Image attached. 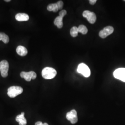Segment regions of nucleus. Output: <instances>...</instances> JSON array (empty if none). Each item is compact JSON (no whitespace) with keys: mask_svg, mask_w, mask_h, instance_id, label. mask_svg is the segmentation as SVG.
Instances as JSON below:
<instances>
[{"mask_svg":"<svg viewBox=\"0 0 125 125\" xmlns=\"http://www.w3.org/2000/svg\"><path fill=\"white\" fill-rule=\"evenodd\" d=\"M57 74L56 70L51 67H45L41 72L43 77L45 79H53L57 75Z\"/></svg>","mask_w":125,"mask_h":125,"instance_id":"1","label":"nucleus"},{"mask_svg":"<svg viewBox=\"0 0 125 125\" xmlns=\"http://www.w3.org/2000/svg\"><path fill=\"white\" fill-rule=\"evenodd\" d=\"M23 91L22 88L19 86H12L8 89V95L10 98H14L21 94Z\"/></svg>","mask_w":125,"mask_h":125,"instance_id":"2","label":"nucleus"},{"mask_svg":"<svg viewBox=\"0 0 125 125\" xmlns=\"http://www.w3.org/2000/svg\"><path fill=\"white\" fill-rule=\"evenodd\" d=\"M77 72L85 77H88L90 75V70L89 67L84 63H82L78 65Z\"/></svg>","mask_w":125,"mask_h":125,"instance_id":"3","label":"nucleus"},{"mask_svg":"<svg viewBox=\"0 0 125 125\" xmlns=\"http://www.w3.org/2000/svg\"><path fill=\"white\" fill-rule=\"evenodd\" d=\"M9 68V62L7 60H2L0 62V71L1 75L3 77H6L8 76Z\"/></svg>","mask_w":125,"mask_h":125,"instance_id":"4","label":"nucleus"},{"mask_svg":"<svg viewBox=\"0 0 125 125\" xmlns=\"http://www.w3.org/2000/svg\"><path fill=\"white\" fill-rule=\"evenodd\" d=\"M83 16L87 18L90 24H94L96 21V16L94 12H90L88 10L84 11L83 13Z\"/></svg>","mask_w":125,"mask_h":125,"instance_id":"5","label":"nucleus"},{"mask_svg":"<svg viewBox=\"0 0 125 125\" xmlns=\"http://www.w3.org/2000/svg\"><path fill=\"white\" fill-rule=\"evenodd\" d=\"M113 75L114 77L118 79L125 82V68H119L115 70Z\"/></svg>","mask_w":125,"mask_h":125,"instance_id":"6","label":"nucleus"},{"mask_svg":"<svg viewBox=\"0 0 125 125\" xmlns=\"http://www.w3.org/2000/svg\"><path fill=\"white\" fill-rule=\"evenodd\" d=\"M21 78H24L27 81H30L31 79H35L37 77L36 73L33 71L29 72H22L20 74Z\"/></svg>","mask_w":125,"mask_h":125,"instance_id":"7","label":"nucleus"},{"mask_svg":"<svg viewBox=\"0 0 125 125\" xmlns=\"http://www.w3.org/2000/svg\"><path fill=\"white\" fill-rule=\"evenodd\" d=\"M66 119L70 121L72 124H75L78 121L77 112L76 110L73 109L66 114Z\"/></svg>","mask_w":125,"mask_h":125,"instance_id":"8","label":"nucleus"},{"mask_svg":"<svg viewBox=\"0 0 125 125\" xmlns=\"http://www.w3.org/2000/svg\"><path fill=\"white\" fill-rule=\"evenodd\" d=\"M114 31V28L111 26H107L104 27L103 30H102L99 32V36L104 39L107 37V36L111 34Z\"/></svg>","mask_w":125,"mask_h":125,"instance_id":"9","label":"nucleus"},{"mask_svg":"<svg viewBox=\"0 0 125 125\" xmlns=\"http://www.w3.org/2000/svg\"><path fill=\"white\" fill-rule=\"evenodd\" d=\"M15 120L17 122H19V125H27V120L25 117L24 112L21 113L20 115L16 116Z\"/></svg>","mask_w":125,"mask_h":125,"instance_id":"10","label":"nucleus"},{"mask_svg":"<svg viewBox=\"0 0 125 125\" xmlns=\"http://www.w3.org/2000/svg\"><path fill=\"white\" fill-rule=\"evenodd\" d=\"M29 19L28 14L25 13H17L15 15V19L18 21H26Z\"/></svg>","mask_w":125,"mask_h":125,"instance_id":"11","label":"nucleus"},{"mask_svg":"<svg viewBox=\"0 0 125 125\" xmlns=\"http://www.w3.org/2000/svg\"><path fill=\"white\" fill-rule=\"evenodd\" d=\"M16 52L19 55L21 56H25L27 54V49L23 46L20 45L18 46L16 48Z\"/></svg>","mask_w":125,"mask_h":125,"instance_id":"12","label":"nucleus"},{"mask_svg":"<svg viewBox=\"0 0 125 125\" xmlns=\"http://www.w3.org/2000/svg\"><path fill=\"white\" fill-rule=\"evenodd\" d=\"M62 20H63V18L59 16L55 18L54 21V25L58 27V28H61L63 27Z\"/></svg>","mask_w":125,"mask_h":125,"instance_id":"13","label":"nucleus"},{"mask_svg":"<svg viewBox=\"0 0 125 125\" xmlns=\"http://www.w3.org/2000/svg\"><path fill=\"white\" fill-rule=\"evenodd\" d=\"M47 9L49 11H52L53 12H57L58 11V8L56 3H52L48 5Z\"/></svg>","mask_w":125,"mask_h":125,"instance_id":"14","label":"nucleus"},{"mask_svg":"<svg viewBox=\"0 0 125 125\" xmlns=\"http://www.w3.org/2000/svg\"><path fill=\"white\" fill-rule=\"evenodd\" d=\"M0 40H2L5 44H7L9 42V37L4 33L0 32Z\"/></svg>","mask_w":125,"mask_h":125,"instance_id":"15","label":"nucleus"},{"mask_svg":"<svg viewBox=\"0 0 125 125\" xmlns=\"http://www.w3.org/2000/svg\"><path fill=\"white\" fill-rule=\"evenodd\" d=\"M78 32L83 35L87 34L88 32V29L87 27L83 25H80L78 27Z\"/></svg>","mask_w":125,"mask_h":125,"instance_id":"16","label":"nucleus"},{"mask_svg":"<svg viewBox=\"0 0 125 125\" xmlns=\"http://www.w3.org/2000/svg\"><path fill=\"white\" fill-rule=\"evenodd\" d=\"M78 27H72L70 30L71 35L73 37H76L77 36L78 33Z\"/></svg>","mask_w":125,"mask_h":125,"instance_id":"17","label":"nucleus"},{"mask_svg":"<svg viewBox=\"0 0 125 125\" xmlns=\"http://www.w3.org/2000/svg\"><path fill=\"white\" fill-rule=\"evenodd\" d=\"M56 4L58 7V9H62L63 6V2L62 0H59L58 1Z\"/></svg>","mask_w":125,"mask_h":125,"instance_id":"18","label":"nucleus"},{"mask_svg":"<svg viewBox=\"0 0 125 125\" xmlns=\"http://www.w3.org/2000/svg\"><path fill=\"white\" fill-rule=\"evenodd\" d=\"M67 14V12L65 10H62L59 13V16L63 18V17Z\"/></svg>","mask_w":125,"mask_h":125,"instance_id":"19","label":"nucleus"},{"mask_svg":"<svg viewBox=\"0 0 125 125\" xmlns=\"http://www.w3.org/2000/svg\"><path fill=\"white\" fill-rule=\"evenodd\" d=\"M96 1H97L96 0H89V3L92 5L95 4L96 3Z\"/></svg>","mask_w":125,"mask_h":125,"instance_id":"20","label":"nucleus"},{"mask_svg":"<svg viewBox=\"0 0 125 125\" xmlns=\"http://www.w3.org/2000/svg\"><path fill=\"white\" fill-rule=\"evenodd\" d=\"M43 124L41 121H38L35 123V125H43Z\"/></svg>","mask_w":125,"mask_h":125,"instance_id":"21","label":"nucleus"},{"mask_svg":"<svg viewBox=\"0 0 125 125\" xmlns=\"http://www.w3.org/2000/svg\"><path fill=\"white\" fill-rule=\"evenodd\" d=\"M5 1H6V2H10V1H11L10 0H5Z\"/></svg>","mask_w":125,"mask_h":125,"instance_id":"22","label":"nucleus"},{"mask_svg":"<svg viewBox=\"0 0 125 125\" xmlns=\"http://www.w3.org/2000/svg\"><path fill=\"white\" fill-rule=\"evenodd\" d=\"M43 125H49L47 123H44L43 124Z\"/></svg>","mask_w":125,"mask_h":125,"instance_id":"23","label":"nucleus"},{"mask_svg":"<svg viewBox=\"0 0 125 125\" xmlns=\"http://www.w3.org/2000/svg\"><path fill=\"white\" fill-rule=\"evenodd\" d=\"M124 1H125V0H124Z\"/></svg>","mask_w":125,"mask_h":125,"instance_id":"24","label":"nucleus"}]
</instances>
